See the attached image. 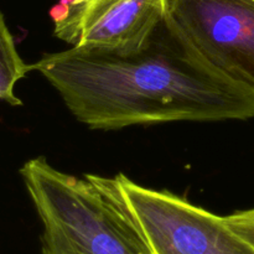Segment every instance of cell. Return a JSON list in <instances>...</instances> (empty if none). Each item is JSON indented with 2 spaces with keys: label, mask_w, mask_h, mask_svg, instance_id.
<instances>
[{
  "label": "cell",
  "mask_w": 254,
  "mask_h": 254,
  "mask_svg": "<svg viewBox=\"0 0 254 254\" xmlns=\"http://www.w3.org/2000/svg\"><path fill=\"white\" fill-rule=\"evenodd\" d=\"M166 15L211 66L254 88V0H166Z\"/></svg>",
  "instance_id": "cell-4"
},
{
  "label": "cell",
  "mask_w": 254,
  "mask_h": 254,
  "mask_svg": "<svg viewBox=\"0 0 254 254\" xmlns=\"http://www.w3.org/2000/svg\"><path fill=\"white\" fill-rule=\"evenodd\" d=\"M227 225L254 248V208L225 216Z\"/></svg>",
  "instance_id": "cell-7"
},
{
  "label": "cell",
  "mask_w": 254,
  "mask_h": 254,
  "mask_svg": "<svg viewBox=\"0 0 254 254\" xmlns=\"http://www.w3.org/2000/svg\"><path fill=\"white\" fill-rule=\"evenodd\" d=\"M20 175L44 225L42 254H154L116 178H76L44 156Z\"/></svg>",
  "instance_id": "cell-2"
},
{
  "label": "cell",
  "mask_w": 254,
  "mask_h": 254,
  "mask_svg": "<svg viewBox=\"0 0 254 254\" xmlns=\"http://www.w3.org/2000/svg\"><path fill=\"white\" fill-rule=\"evenodd\" d=\"M55 35L71 46L131 49L166 14V0H64L52 10Z\"/></svg>",
  "instance_id": "cell-5"
},
{
  "label": "cell",
  "mask_w": 254,
  "mask_h": 254,
  "mask_svg": "<svg viewBox=\"0 0 254 254\" xmlns=\"http://www.w3.org/2000/svg\"><path fill=\"white\" fill-rule=\"evenodd\" d=\"M31 69L92 129L254 117V88L211 66L166 14L138 46H72Z\"/></svg>",
  "instance_id": "cell-1"
},
{
  "label": "cell",
  "mask_w": 254,
  "mask_h": 254,
  "mask_svg": "<svg viewBox=\"0 0 254 254\" xmlns=\"http://www.w3.org/2000/svg\"><path fill=\"white\" fill-rule=\"evenodd\" d=\"M116 179L154 254H254L225 217L169 191L138 185L123 174Z\"/></svg>",
  "instance_id": "cell-3"
},
{
  "label": "cell",
  "mask_w": 254,
  "mask_h": 254,
  "mask_svg": "<svg viewBox=\"0 0 254 254\" xmlns=\"http://www.w3.org/2000/svg\"><path fill=\"white\" fill-rule=\"evenodd\" d=\"M29 71L30 66L20 57L14 37L0 12V101L14 107L21 104L15 94V87Z\"/></svg>",
  "instance_id": "cell-6"
}]
</instances>
